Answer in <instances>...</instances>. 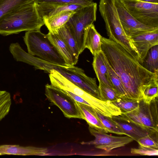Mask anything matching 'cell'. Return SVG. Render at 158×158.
<instances>
[{
  "instance_id": "5",
  "label": "cell",
  "mask_w": 158,
  "mask_h": 158,
  "mask_svg": "<svg viewBox=\"0 0 158 158\" xmlns=\"http://www.w3.org/2000/svg\"><path fill=\"white\" fill-rule=\"evenodd\" d=\"M28 53L46 62L59 66H68L47 34L39 30L27 31L23 37Z\"/></svg>"
},
{
  "instance_id": "6",
  "label": "cell",
  "mask_w": 158,
  "mask_h": 158,
  "mask_svg": "<svg viewBox=\"0 0 158 158\" xmlns=\"http://www.w3.org/2000/svg\"><path fill=\"white\" fill-rule=\"evenodd\" d=\"M52 69L59 72L75 85L100 99L98 86L95 78L87 76L82 69L74 65L59 66L45 62L43 66V70L48 73Z\"/></svg>"
},
{
  "instance_id": "10",
  "label": "cell",
  "mask_w": 158,
  "mask_h": 158,
  "mask_svg": "<svg viewBox=\"0 0 158 158\" xmlns=\"http://www.w3.org/2000/svg\"><path fill=\"white\" fill-rule=\"evenodd\" d=\"M45 94L50 102L59 108L66 117L83 119L76 101L68 94L48 84L45 86Z\"/></svg>"
},
{
  "instance_id": "23",
  "label": "cell",
  "mask_w": 158,
  "mask_h": 158,
  "mask_svg": "<svg viewBox=\"0 0 158 158\" xmlns=\"http://www.w3.org/2000/svg\"><path fill=\"white\" fill-rule=\"evenodd\" d=\"M141 64L149 72L158 73V45L149 50Z\"/></svg>"
},
{
  "instance_id": "9",
  "label": "cell",
  "mask_w": 158,
  "mask_h": 158,
  "mask_svg": "<svg viewBox=\"0 0 158 158\" xmlns=\"http://www.w3.org/2000/svg\"><path fill=\"white\" fill-rule=\"evenodd\" d=\"M125 7L136 20L145 25L158 27V3L140 0H121Z\"/></svg>"
},
{
  "instance_id": "28",
  "label": "cell",
  "mask_w": 158,
  "mask_h": 158,
  "mask_svg": "<svg viewBox=\"0 0 158 158\" xmlns=\"http://www.w3.org/2000/svg\"><path fill=\"white\" fill-rule=\"evenodd\" d=\"M111 102L119 108L122 112H128L135 109L138 107L139 101L119 98Z\"/></svg>"
},
{
  "instance_id": "11",
  "label": "cell",
  "mask_w": 158,
  "mask_h": 158,
  "mask_svg": "<svg viewBox=\"0 0 158 158\" xmlns=\"http://www.w3.org/2000/svg\"><path fill=\"white\" fill-rule=\"evenodd\" d=\"M114 3L123 28L129 39L158 29V27L147 26L136 20L128 12L121 0H114Z\"/></svg>"
},
{
  "instance_id": "31",
  "label": "cell",
  "mask_w": 158,
  "mask_h": 158,
  "mask_svg": "<svg viewBox=\"0 0 158 158\" xmlns=\"http://www.w3.org/2000/svg\"><path fill=\"white\" fill-rule=\"evenodd\" d=\"M158 132H153L139 139L137 142L139 145L158 149Z\"/></svg>"
},
{
  "instance_id": "34",
  "label": "cell",
  "mask_w": 158,
  "mask_h": 158,
  "mask_svg": "<svg viewBox=\"0 0 158 158\" xmlns=\"http://www.w3.org/2000/svg\"><path fill=\"white\" fill-rule=\"evenodd\" d=\"M59 89V90H61L63 92L70 96L72 98H73L76 101L87 105L89 106V104L87 102L85 101L84 100L83 98H82L80 97L69 91L63 89Z\"/></svg>"
},
{
  "instance_id": "30",
  "label": "cell",
  "mask_w": 158,
  "mask_h": 158,
  "mask_svg": "<svg viewBox=\"0 0 158 158\" xmlns=\"http://www.w3.org/2000/svg\"><path fill=\"white\" fill-rule=\"evenodd\" d=\"M37 3L48 4H74L82 6L92 4L94 2L93 0H34Z\"/></svg>"
},
{
  "instance_id": "35",
  "label": "cell",
  "mask_w": 158,
  "mask_h": 158,
  "mask_svg": "<svg viewBox=\"0 0 158 158\" xmlns=\"http://www.w3.org/2000/svg\"><path fill=\"white\" fill-rule=\"evenodd\" d=\"M144 2L152 3H158V0H140Z\"/></svg>"
},
{
  "instance_id": "2",
  "label": "cell",
  "mask_w": 158,
  "mask_h": 158,
  "mask_svg": "<svg viewBox=\"0 0 158 158\" xmlns=\"http://www.w3.org/2000/svg\"><path fill=\"white\" fill-rule=\"evenodd\" d=\"M34 1L18 7L0 17V34L7 35L23 31L39 30L44 25Z\"/></svg>"
},
{
  "instance_id": "13",
  "label": "cell",
  "mask_w": 158,
  "mask_h": 158,
  "mask_svg": "<svg viewBox=\"0 0 158 158\" xmlns=\"http://www.w3.org/2000/svg\"><path fill=\"white\" fill-rule=\"evenodd\" d=\"M137 51L138 62L142 64L149 50L158 45V29L130 38Z\"/></svg>"
},
{
  "instance_id": "19",
  "label": "cell",
  "mask_w": 158,
  "mask_h": 158,
  "mask_svg": "<svg viewBox=\"0 0 158 158\" xmlns=\"http://www.w3.org/2000/svg\"><path fill=\"white\" fill-rule=\"evenodd\" d=\"M82 115L83 119L86 121L89 127L97 130L109 132L97 116L94 109L91 106L76 102Z\"/></svg>"
},
{
  "instance_id": "8",
  "label": "cell",
  "mask_w": 158,
  "mask_h": 158,
  "mask_svg": "<svg viewBox=\"0 0 158 158\" xmlns=\"http://www.w3.org/2000/svg\"><path fill=\"white\" fill-rule=\"evenodd\" d=\"M158 98L150 103L143 99L139 101L138 107L128 112H122L120 115L127 119L144 127L158 132Z\"/></svg>"
},
{
  "instance_id": "3",
  "label": "cell",
  "mask_w": 158,
  "mask_h": 158,
  "mask_svg": "<svg viewBox=\"0 0 158 158\" xmlns=\"http://www.w3.org/2000/svg\"><path fill=\"white\" fill-rule=\"evenodd\" d=\"M99 6L109 39L121 46L138 60L137 51L123 30L114 0H100Z\"/></svg>"
},
{
  "instance_id": "26",
  "label": "cell",
  "mask_w": 158,
  "mask_h": 158,
  "mask_svg": "<svg viewBox=\"0 0 158 158\" xmlns=\"http://www.w3.org/2000/svg\"><path fill=\"white\" fill-rule=\"evenodd\" d=\"M34 0H0V17L8 12Z\"/></svg>"
},
{
  "instance_id": "15",
  "label": "cell",
  "mask_w": 158,
  "mask_h": 158,
  "mask_svg": "<svg viewBox=\"0 0 158 158\" xmlns=\"http://www.w3.org/2000/svg\"><path fill=\"white\" fill-rule=\"evenodd\" d=\"M47 148L33 146L23 147L16 145L0 146V154L20 155L45 156L48 155Z\"/></svg>"
},
{
  "instance_id": "16",
  "label": "cell",
  "mask_w": 158,
  "mask_h": 158,
  "mask_svg": "<svg viewBox=\"0 0 158 158\" xmlns=\"http://www.w3.org/2000/svg\"><path fill=\"white\" fill-rule=\"evenodd\" d=\"M102 37L96 29L94 24L85 29L83 44L84 48H88L93 56L101 52Z\"/></svg>"
},
{
  "instance_id": "12",
  "label": "cell",
  "mask_w": 158,
  "mask_h": 158,
  "mask_svg": "<svg viewBox=\"0 0 158 158\" xmlns=\"http://www.w3.org/2000/svg\"><path fill=\"white\" fill-rule=\"evenodd\" d=\"M90 134L95 137L94 140L81 143L82 145H92L97 148L106 152L124 146L132 142L134 140L128 136H115L107 134L104 132L97 130L89 127Z\"/></svg>"
},
{
  "instance_id": "14",
  "label": "cell",
  "mask_w": 158,
  "mask_h": 158,
  "mask_svg": "<svg viewBox=\"0 0 158 158\" xmlns=\"http://www.w3.org/2000/svg\"><path fill=\"white\" fill-rule=\"evenodd\" d=\"M111 118L120 127L125 135L136 141L139 139L155 132L130 121L121 115L114 116Z\"/></svg>"
},
{
  "instance_id": "21",
  "label": "cell",
  "mask_w": 158,
  "mask_h": 158,
  "mask_svg": "<svg viewBox=\"0 0 158 158\" xmlns=\"http://www.w3.org/2000/svg\"><path fill=\"white\" fill-rule=\"evenodd\" d=\"M75 12V10L65 11L52 17L43 19L49 31L57 34L59 29L66 24L69 18Z\"/></svg>"
},
{
  "instance_id": "17",
  "label": "cell",
  "mask_w": 158,
  "mask_h": 158,
  "mask_svg": "<svg viewBox=\"0 0 158 158\" xmlns=\"http://www.w3.org/2000/svg\"><path fill=\"white\" fill-rule=\"evenodd\" d=\"M36 5L38 12L43 19L64 11H74L84 6L74 4L54 5L36 3Z\"/></svg>"
},
{
  "instance_id": "33",
  "label": "cell",
  "mask_w": 158,
  "mask_h": 158,
  "mask_svg": "<svg viewBox=\"0 0 158 158\" xmlns=\"http://www.w3.org/2000/svg\"><path fill=\"white\" fill-rule=\"evenodd\" d=\"M131 153L134 154H139L144 156L158 155V149L140 145L137 148H132Z\"/></svg>"
},
{
  "instance_id": "7",
  "label": "cell",
  "mask_w": 158,
  "mask_h": 158,
  "mask_svg": "<svg viewBox=\"0 0 158 158\" xmlns=\"http://www.w3.org/2000/svg\"><path fill=\"white\" fill-rule=\"evenodd\" d=\"M97 10V4L95 2L77 9L66 24L75 39L80 54L85 49L83 44L85 29L95 21Z\"/></svg>"
},
{
  "instance_id": "24",
  "label": "cell",
  "mask_w": 158,
  "mask_h": 158,
  "mask_svg": "<svg viewBox=\"0 0 158 158\" xmlns=\"http://www.w3.org/2000/svg\"><path fill=\"white\" fill-rule=\"evenodd\" d=\"M106 64L111 82L114 89L120 95L121 98L125 99H130L128 98L118 76L110 66L106 60Z\"/></svg>"
},
{
  "instance_id": "18",
  "label": "cell",
  "mask_w": 158,
  "mask_h": 158,
  "mask_svg": "<svg viewBox=\"0 0 158 158\" xmlns=\"http://www.w3.org/2000/svg\"><path fill=\"white\" fill-rule=\"evenodd\" d=\"M92 65L99 83L114 89L107 70L106 59L102 51L94 56Z\"/></svg>"
},
{
  "instance_id": "27",
  "label": "cell",
  "mask_w": 158,
  "mask_h": 158,
  "mask_svg": "<svg viewBox=\"0 0 158 158\" xmlns=\"http://www.w3.org/2000/svg\"><path fill=\"white\" fill-rule=\"evenodd\" d=\"M97 116L102 124L110 133L119 135H125L120 127L112 120L111 117L105 116L94 109Z\"/></svg>"
},
{
  "instance_id": "1",
  "label": "cell",
  "mask_w": 158,
  "mask_h": 158,
  "mask_svg": "<svg viewBox=\"0 0 158 158\" xmlns=\"http://www.w3.org/2000/svg\"><path fill=\"white\" fill-rule=\"evenodd\" d=\"M102 50L108 62L118 76L129 99L140 101L144 90L158 85V73H152L121 46L102 37Z\"/></svg>"
},
{
  "instance_id": "22",
  "label": "cell",
  "mask_w": 158,
  "mask_h": 158,
  "mask_svg": "<svg viewBox=\"0 0 158 158\" xmlns=\"http://www.w3.org/2000/svg\"><path fill=\"white\" fill-rule=\"evenodd\" d=\"M57 34L62 38L67 45L75 59L77 62L80 54L77 42L66 24L59 29Z\"/></svg>"
},
{
  "instance_id": "29",
  "label": "cell",
  "mask_w": 158,
  "mask_h": 158,
  "mask_svg": "<svg viewBox=\"0 0 158 158\" xmlns=\"http://www.w3.org/2000/svg\"><path fill=\"white\" fill-rule=\"evenodd\" d=\"M11 104L10 93L0 90V121L9 113Z\"/></svg>"
},
{
  "instance_id": "20",
  "label": "cell",
  "mask_w": 158,
  "mask_h": 158,
  "mask_svg": "<svg viewBox=\"0 0 158 158\" xmlns=\"http://www.w3.org/2000/svg\"><path fill=\"white\" fill-rule=\"evenodd\" d=\"M47 35L50 40L58 50L68 66L76 64L77 62L75 59L68 46L62 38L58 34L49 31Z\"/></svg>"
},
{
  "instance_id": "4",
  "label": "cell",
  "mask_w": 158,
  "mask_h": 158,
  "mask_svg": "<svg viewBox=\"0 0 158 158\" xmlns=\"http://www.w3.org/2000/svg\"><path fill=\"white\" fill-rule=\"evenodd\" d=\"M49 77L51 85L60 89L71 92L80 97L89 106L103 115L110 117L116 115L119 108L109 101H104L85 92L75 85L54 69L49 70Z\"/></svg>"
},
{
  "instance_id": "25",
  "label": "cell",
  "mask_w": 158,
  "mask_h": 158,
  "mask_svg": "<svg viewBox=\"0 0 158 158\" xmlns=\"http://www.w3.org/2000/svg\"><path fill=\"white\" fill-rule=\"evenodd\" d=\"M98 89L100 99L102 101L112 102L121 98L120 95L115 89L103 83H99Z\"/></svg>"
},
{
  "instance_id": "32",
  "label": "cell",
  "mask_w": 158,
  "mask_h": 158,
  "mask_svg": "<svg viewBox=\"0 0 158 158\" xmlns=\"http://www.w3.org/2000/svg\"><path fill=\"white\" fill-rule=\"evenodd\" d=\"M158 85H152L147 88L143 91V99L146 103H150L154 99L157 98Z\"/></svg>"
}]
</instances>
